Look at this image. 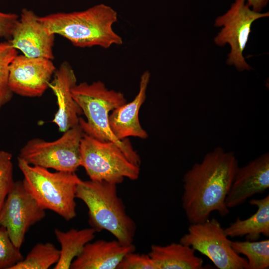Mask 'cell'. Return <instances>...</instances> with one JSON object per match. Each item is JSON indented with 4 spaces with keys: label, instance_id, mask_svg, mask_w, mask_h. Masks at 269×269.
<instances>
[{
    "label": "cell",
    "instance_id": "21",
    "mask_svg": "<svg viewBox=\"0 0 269 269\" xmlns=\"http://www.w3.org/2000/svg\"><path fill=\"white\" fill-rule=\"evenodd\" d=\"M232 247L238 254L248 259L245 269H267L269 268V240L233 242Z\"/></svg>",
    "mask_w": 269,
    "mask_h": 269
},
{
    "label": "cell",
    "instance_id": "5",
    "mask_svg": "<svg viewBox=\"0 0 269 269\" xmlns=\"http://www.w3.org/2000/svg\"><path fill=\"white\" fill-rule=\"evenodd\" d=\"M17 164L23 175L25 189L42 208L67 221L76 216V189L82 180L75 172H52L30 165L18 157Z\"/></svg>",
    "mask_w": 269,
    "mask_h": 269
},
{
    "label": "cell",
    "instance_id": "15",
    "mask_svg": "<svg viewBox=\"0 0 269 269\" xmlns=\"http://www.w3.org/2000/svg\"><path fill=\"white\" fill-rule=\"evenodd\" d=\"M150 73L145 70L141 75L139 91L134 99L113 110L109 115V123L115 136L119 140L130 136L146 139L147 133L140 125L138 113L146 96Z\"/></svg>",
    "mask_w": 269,
    "mask_h": 269
},
{
    "label": "cell",
    "instance_id": "23",
    "mask_svg": "<svg viewBox=\"0 0 269 269\" xmlns=\"http://www.w3.org/2000/svg\"><path fill=\"white\" fill-rule=\"evenodd\" d=\"M24 257L9 238L6 229L0 227V269H11Z\"/></svg>",
    "mask_w": 269,
    "mask_h": 269
},
{
    "label": "cell",
    "instance_id": "25",
    "mask_svg": "<svg viewBox=\"0 0 269 269\" xmlns=\"http://www.w3.org/2000/svg\"><path fill=\"white\" fill-rule=\"evenodd\" d=\"M117 269H156L148 254L130 252L125 256Z\"/></svg>",
    "mask_w": 269,
    "mask_h": 269
},
{
    "label": "cell",
    "instance_id": "27",
    "mask_svg": "<svg viewBox=\"0 0 269 269\" xmlns=\"http://www.w3.org/2000/svg\"><path fill=\"white\" fill-rule=\"evenodd\" d=\"M268 1V0H247L246 2L253 10L261 12L262 9L267 5Z\"/></svg>",
    "mask_w": 269,
    "mask_h": 269
},
{
    "label": "cell",
    "instance_id": "10",
    "mask_svg": "<svg viewBox=\"0 0 269 269\" xmlns=\"http://www.w3.org/2000/svg\"><path fill=\"white\" fill-rule=\"evenodd\" d=\"M45 216V210L26 190L22 181H14L0 211V227L6 229L13 244L20 248L30 227Z\"/></svg>",
    "mask_w": 269,
    "mask_h": 269
},
{
    "label": "cell",
    "instance_id": "2",
    "mask_svg": "<svg viewBox=\"0 0 269 269\" xmlns=\"http://www.w3.org/2000/svg\"><path fill=\"white\" fill-rule=\"evenodd\" d=\"M38 19L48 32L63 36L76 47L107 49L123 43L113 28L118 21L117 11L103 3L82 11L38 16Z\"/></svg>",
    "mask_w": 269,
    "mask_h": 269
},
{
    "label": "cell",
    "instance_id": "26",
    "mask_svg": "<svg viewBox=\"0 0 269 269\" xmlns=\"http://www.w3.org/2000/svg\"><path fill=\"white\" fill-rule=\"evenodd\" d=\"M19 15L15 13L4 12L0 10V38L6 40L11 38L13 29Z\"/></svg>",
    "mask_w": 269,
    "mask_h": 269
},
{
    "label": "cell",
    "instance_id": "4",
    "mask_svg": "<svg viewBox=\"0 0 269 269\" xmlns=\"http://www.w3.org/2000/svg\"><path fill=\"white\" fill-rule=\"evenodd\" d=\"M117 185L105 181L82 180L77 186L76 197L87 206L89 224L96 232L106 230L121 244L131 245L136 224L127 213Z\"/></svg>",
    "mask_w": 269,
    "mask_h": 269
},
{
    "label": "cell",
    "instance_id": "11",
    "mask_svg": "<svg viewBox=\"0 0 269 269\" xmlns=\"http://www.w3.org/2000/svg\"><path fill=\"white\" fill-rule=\"evenodd\" d=\"M56 70L51 59L17 54L9 65L10 89L21 96L40 97L49 88Z\"/></svg>",
    "mask_w": 269,
    "mask_h": 269
},
{
    "label": "cell",
    "instance_id": "13",
    "mask_svg": "<svg viewBox=\"0 0 269 269\" xmlns=\"http://www.w3.org/2000/svg\"><path fill=\"white\" fill-rule=\"evenodd\" d=\"M269 188V154L266 152L243 167H238L226 199L228 208L244 204Z\"/></svg>",
    "mask_w": 269,
    "mask_h": 269
},
{
    "label": "cell",
    "instance_id": "7",
    "mask_svg": "<svg viewBox=\"0 0 269 269\" xmlns=\"http://www.w3.org/2000/svg\"><path fill=\"white\" fill-rule=\"evenodd\" d=\"M63 133L52 141L40 138L29 140L18 157L31 165L75 172L81 166L80 144L84 132L78 124Z\"/></svg>",
    "mask_w": 269,
    "mask_h": 269
},
{
    "label": "cell",
    "instance_id": "17",
    "mask_svg": "<svg viewBox=\"0 0 269 269\" xmlns=\"http://www.w3.org/2000/svg\"><path fill=\"white\" fill-rule=\"evenodd\" d=\"M195 250L181 243L166 246L152 245L148 255L156 269H202V258L196 256Z\"/></svg>",
    "mask_w": 269,
    "mask_h": 269
},
{
    "label": "cell",
    "instance_id": "24",
    "mask_svg": "<svg viewBox=\"0 0 269 269\" xmlns=\"http://www.w3.org/2000/svg\"><path fill=\"white\" fill-rule=\"evenodd\" d=\"M14 182L12 154L0 150V211L7 195Z\"/></svg>",
    "mask_w": 269,
    "mask_h": 269
},
{
    "label": "cell",
    "instance_id": "19",
    "mask_svg": "<svg viewBox=\"0 0 269 269\" xmlns=\"http://www.w3.org/2000/svg\"><path fill=\"white\" fill-rule=\"evenodd\" d=\"M96 232L91 227L81 230L72 228L66 232L55 229L54 234L61 249L60 258L53 269H70L72 262L84 246L94 238Z\"/></svg>",
    "mask_w": 269,
    "mask_h": 269
},
{
    "label": "cell",
    "instance_id": "8",
    "mask_svg": "<svg viewBox=\"0 0 269 269\" xmlns=\"http://www.w3.org/2000/svg\"><path fill=\"white\" fill-rule=\"evenodd\" d=\"M179 242L208 257L219 269H245L248 263L233 250L232 241L215 218L190 224Z\"/></svg>",
    "mask_w": 269,
    "mask_h": 269
},
{
    "label": "cell",
    "instance_id": "14",
    "mask_svg": "<svg viewBox=\"0 0 269 269\" xmlns=\"http://www.w3.org/2000/svg\"><path fill=\"white\" fill-rule=\"evenodd\" d=\"M77 84L75 72L67 61L63 62L53 75L50 88L57 100L58 109L52 121L60 132L64 133L79 124L80 116L83 114L71 94L72 88Z\"/></svg>",
    "mask_w": 269,
    "mask_h": 269
},
{
    "label": "cell",
    "instance_id": "18",
    "mask_svg": "<svg viewBox=\"0 0 269 269\" xmlns=\"http://www.w3.org/2000/svg\"><path fill=\"white\" fill-rule=\"evenodd\" d=\"M249 203L257 207V212L244 220L238 217L224 229L228 237L245 236L249 241H257L261 235L269 237V195L260 199H251Z\"/></svg>",
    "mask_w": 269,
    "mask_h": 269
},
{
    "label": "cell",
    "instance_id": "6",
    "mask_svg": "<svg viewBox=\"0 0 269 269\" xmlns=\"http://www.w3.org/2000/svg\"><path fill=\"white\" fill-rule=\"evenodd\" d=\"M81 166L90 180L122 183L125 178L138 179L139 166L131 162L112 141H100L84 133L80 144Z\"/></svg>",
    "mask_w": 269,
    "mask_h": 269
},
{
    "label": "cell",
    "instance_id": "16",
    "mask_svg": "<svg viewBox=\"0 0 269 269\" xmlns=\"http://www.w3.org/2000/svg\"><path fill=\"white\" fill-rule=\"evenodd\" d=\"M132 244L125 245L116 239L98 240L87 243L71 263V269H117L127 254L134 252Z\"/></svg>",
    "mask_w": 269,
    "mask_h": 269
},
{
    "label": "cell",
    "instance_id": "22",
    "mask_svg": "<svg viewBox=\"0 0 269 269\" xmlns=\"http://www.w3.org/2000/svg\"><path fill=\"white\" fill-rule=\"evenodd\" d=\"M17 54V50L8 41H0V110L12 97L8 83L9 68Z\"/></svg>",
    "mask_w": 269,
    "mask_h": 269
},
{
    "label": "cell",
    "instance_id": "20",
    "mask_svg": "<svg viewBox=\"0 0 269 269\" xmlns=\"http://www.w3.org/2000/svg\"><path fill=\"white\" fill-rule=\"evenodd\" d=\"M60 251L50 242L37 243L11 269H48L59 261Z\"/></svg>",
    "mask_w": 269,
    "mask_h": 269
},
{
    "label": "cell",
    "instance_id": "1",
    "mask_svg": "<svg viewBox=\"0 0 269 269\" xmlns=\"http://www.w3.org/2000/svg\"><path fill=\"white\" fill-rule=\"evenodd\" d=\"M238 167L233 151L217 147L185 173L182 206L190 224L204 222L214 211L229 214L226 199Z\"/></svg>",
    "mask_w": 269,
    "mask_h": 269
},
{
    "label": "cell",
    "instance_id": "3",
    "mask_svg": "<svg viewBox=\"0 0 269 269\" xmlns=\"http://www.w3.org/2000/svg\"><path fill=\"white\" fill-rule=\"evenodd\" d=\"M71 94L87 119L80 117L79 120L84 133L100 141L116 143L131 162L139 166L140 157L130 140L128 138L118 139L109 126L110 112L127 102L124 94L108 89L101 81L76 84L72 88Z\"/></svg>",
    "mask_w": 269,
    "mask_h": 269
},
{
    "label": "cell",
    "instance_id": "9",
    "mask_svg": "<svg viewBox=\"0 0 269 269\" xmlns=\"http://www.w3.org/2000/svg\"><path fill=\"white\" fill-rule=\"evenodd\" d=\"M246 0H235L224 14L215 20V26L222 27L215 37L214 42L218 46L229 44L230 52L227 63L234 65L238 70H250L251 67L246 62L243 51L251 32L253 23L256 20L268 17L269 12L256 11L248 5Z\"/></svg>",
    "mask_w": 269,
    "mask_h": 269
},
{
    "label": "cell",
    "instance_id": "12",
    "mask_svg": "<svg viewBox=\"0 0 269 269\" xmlns=\"http://www.w3.org/2000/svg\"><path fill=\"white\" fill-rule=\"evenodd\" d=\"M55 35L48 32L32 10L23 8L8 40L22 54L31 58L53 60Z\"/></svg>",
    "mask_w": 269,
    "mask_h": 269
}]
</instances>
